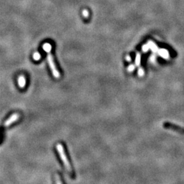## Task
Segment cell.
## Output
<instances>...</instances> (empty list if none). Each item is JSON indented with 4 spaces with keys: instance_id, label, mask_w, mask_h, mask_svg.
<instances>
[{
    "instance_id": "8",
    "label": "cell",
    "mask_w": 184,
    "mask_h": 184,
    "mask_svg": "<svg viewBox=\"0 0 184 184\" xmlns=\"http://www.w3.org/2000/svg\"><path fill=\"white\" fill-rule=\"evenodd\" d=\"M140 59H141V57H140V55L139 54H137V55H136V65H138L140 63Z\"/></svg>"
},
{
    "instance_id": "4",
    "label": "cell",
    "mask_w": 184,
    "mask_h": 184,
    "mask_svg": "<svg viewBox=\"0 0 184 184\" xmlns=\"http://www.w3.org/2000/svg\"><path fill=\"white\" fill-rule=\"evenodd\" d=\"M19 114L14 113L13 115H12L10 116V117L9 118V119L7 120V121H5V123H4V125L5 127L10 126V125H12V123L17 121V120L19 119Z\"/></svg>"
},
{
    "instance_id": "11",
    "label": "cell",
    "mask_w": 184,
    "mask_h": 184,
    "mask_svg": "<svg viewBox=\"0 0 184 184\" xmlns=\"http://www.w3.org/2000/svg\"><path fill=\"white\" fill-rule=\"evenodd\" d=\"M143 73H144V72L143 70H142V69H140V70H139V75L142 76L143 74Z\"/></svg>"
},
{
    "instance_id": "2",
    "label": "cell",
    "mask_w": 184,
    "mask_h": 184,
    "mask_svg": "<svg viewBox=\"0 0 184 184\" xmlns=\"http://www.w3.org/2000/svg\"><path fill=\"white\" fill-rule=\"evenodd\" d=\"M163 127H164L165 129L173 130L175 132H177L181 134H184V127L179 126V125H178L174 124V123H171V122H164Z\"/></svg>"
},
{
    "instance_id": "5",
    "label": "cell",
    "mask_w": 184,
    "mask_h": 184,
    "mask_svg": "<svg viewBox=\"0 0 184 184\" xmlns=\"http://www.w3.org/2000/svg\"><path fill=\"white\" fill-rule=\"evenodd\" d=\"M18 82H19V85L20 87L23 88L25 86L26 84V80H25V77L23 76H20L19 79H18Z\"/></svg>"
},
{
    "instance_id": "10",
    "label": "cell",
    "mask_w": 184,
    "mask_h": 184,
    "mask_svg": "<svg viewBox=\"0 0 184 184\" xmlns=\"http://www.w3.org/2000/svg\"><path fill=\"white\" fill-rule=\"evenodd\" d=\"M133 70H134V66H133V65H130L128 68V70L130 71V72H131V71H132Z\"/></svg>"
},
{
    "instance_id": "1",
    "label": "cell",
    "mask_w": 184,
    "mask_h": 184,
    "mask_svg": "<svg viewBox=\"0 0 184 184\" xmlns=\"http://www.w3.org/2000/svg\"><path fill=\"white\" fill-rule=\"evenodd\" d=\"M57 149L58 153H59L60 158H61V160H62L63 164H64V166H65V169H66V171H68V172L70 175H72V168H71L70 164V162H69L68 158H67L66 155H65V153L64 149H63V145L60 143L57 144Z\"/></svg>"
},
{
    "instance_id": "12",
    "label": "cell",
    "mask_w": 184,
    "mask_h": 184,
    "mask_svg": "<svg viewBox=\"0 0 184 184\" xmlns=\"http://www.w3.org/2000/svg\"><path fill=\"white\" fill-rule=\"evenodd\" d=\"M126 59L128 60V61H130V57H129V56H127V57H126Z\"/></svg>"
},
{
    "instance_id": "7",
    "label": "cell",
    "mask_w": 184,
    "mask_h": 184,
    "mask_svg": "<svg viewBox=\"0 0 184 184\" xmlns=\"http://www.w3.org/2000/svg\"><path fill=\"white\" fill-rule=\"evenodd\" d=\"M34 59H35L36 60H38L39 59H40V55L38 53H34Z\"/></svg>"
},
{
    "instance_id": "9",
    "label": "cell",
    "mask_w": 184,
    "mask_h": 184,
    "mask_svg": "<svg viewBox=\"0 0 184 184\" xmlns=\"http://www.w3.org/2000/svg\"><path fill=\"white\" fill-rule=\"evenodd\" d=\"M83 15L85 16V18H87L89 16V12L87 10H84L83 11Z\"/></svg>"
},
{
    "instance_id": "6",
    "label": "cell",
    "mask_w": 184,
    "mask_h": 184,
    "mask_svg": "<svg viewBox=\"0 0 184 184\" xmlns=\"http://www.w3.org/2000/svg\"><path fill=\"white\" fill-rule=\"evenodd\" d=\"M55 179L56 184H63L62 181H61V178H60V177L58 174H55Z\"/></svg>"
},
{
    "instance_id": "3",
    "label": "cell",
    "mask_w": 184,
    "mask_h": 184,
    "mask_svg": "<svg viewBox=\"0 0 184 184\" xmlns=\"http://www.w3.org/2000/svg\"><path fill=\"white\" fill-rule=\"evenodd\" d=\"M48 62L49 64V66H50L51 69L53 74L55 78H59L60 76V74L59 72V71L57 70V69L56 68L55 65L54 61H53V56L51 55V53L50 51H48Z\"/></svg>"
}]
</instances>
